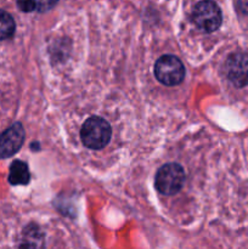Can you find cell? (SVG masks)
Wrapping results in <instances>:
<instances>
[{"label":"cell","instance_id":"cell-1","mask_svg":"<svg viewBox=\"0 0 248 249\" xmlns=\"http://www.w3.org/2000/svg\"><path fill=\"white\" fill-rule=\"evenodd\" d=\"M112 130L108 122L101 117H90L83 124L80 139L88 148L101 150L111 140Z\"/></svg>","mask_w":248,"mask_h":249},{"label":"cell","instance_id":"cell-2","mask_svg":"<svg viewBox=\"0 0 248 249\" xmlns=\"http://www.w3.org/2000/svg\"><path fill=\"white\" fill-rule=\"evenodd\" d=\"M185 180V173L181 165L177 163H168L159 168L156 174L155 185L158 192L165 196L177 194L182 187Z\"/></svg>","mask_w":248,"mask_h":249},{"label":"cell","instance_id":"cell-3","mask_svg":"<svg viewBox=\"0 0 248 249\" xmlns=\"http://www.w3.org/2000/svg\"><path fill=\"white\" fill-rule=\"evenodd\" d=\"M155 75L162 84L173 87L184 80L185 67L181 61L173 55H164L155 65Z\"/></svg>","mask_w":248,"mask_h":249},{"label":"cell","instance_id":"cell-4","mask_svg":"<svg viewBox=\"0 0 248 249\" xmlns=\"http://www.w3.org/2000/svg\"><path fill=\"white\" fill-rule=\"evenodd\" d=\"M192 21L202 31L211 33L221 26L223 16L218 5L212 0H203L192 10Z\"/></svg>","mask_w":248,"mask_h":249},{"label":"cell","instance_id":"cell-5","mask_svg":"<svg viewBox=\"0 0 248 249\" xmlns=\"http://www.w3.org/2000/svg\"><path fill=\"white\" fill-rule=\"evenodd\" d=\"M226 75L235 87L243 88L248 85V55L236 53L229 56L225 63Z\"/></svg>","mask_w":248,"mask_h":249},{"label":"cell","instance_id":"cell-6","mask_svg":"<svg viewBox=\"0 0 248 249\" xmlns=\"http://www.w3.org/2000/svg\"><path fill=\"white\" fill-rule=\"evenodd\" d=\"M24 129L22 124L15 123L0 135V160L14 156L22 147Z\"/></svg>","mask_w":248,"mask_h":249},{"label":"cell","instance_id":"cell-7","mask_svg":"<svg viewBox=\"0 0 248 249\" xmlns=\"http://www.w3.org/2000/svg\"><path fill=\"white\" fill-rule=\"evenodd\" d=\"M31 179L28 165L22 160H15L10 167L9 181L11 185H27Z\"/></svg>","mask_w":248,"mask_h":249},{"label":"cell","instance_id":"cell-8","mask_svg":"<svg viewBox=\"0 0 248 249\" xmlns=\"http://www.w3.org/2000/svg\"><path fill=\"white\" fill-rule=\"evenodd\" d=\"M15 32V21L10 14L0 10V40L10 38Z\"/></svg>","mask_w":248,"mask_h":249},{"label":"cell","instance_id":"cell-9","mask_svg":"<svg viewBox=\"0 0 248 249\" xmlns=\"http://www.w3.org/2000/svg\"><path fill=\"white\" fill-rule=\"evenodd\" d=\"M58 0H35V9L39 12H46L53 9Z\"/></svg>","mask_w":248,"mask_h":249},{"label":"cell","instance_id":"cell-10","mask_svg":"<svg viewBox=\"0 0 248 249\" xmlns=\"http://www.w3.org/2000/svg\"><path fill=\"white\" fill-rule=\"evenodd\" d=\"M17 5L23 12H32L35 10V0H17Z\"/></svg>","mask_w":248,"mask_h":249},{"label":"cell","instance_id":"cell-11","mask_svg":"<svg viewBox=\"0 0 248 249\" xmlns=\"http://www.w3.org/2000/svg\"><path fill=\"white\" fill-rule=\"evenodd\" d=\"M237 5L243 14L248 15V0H237Z\"/></svg>","mask_w":248,"mask_h":249}]
</instances>
